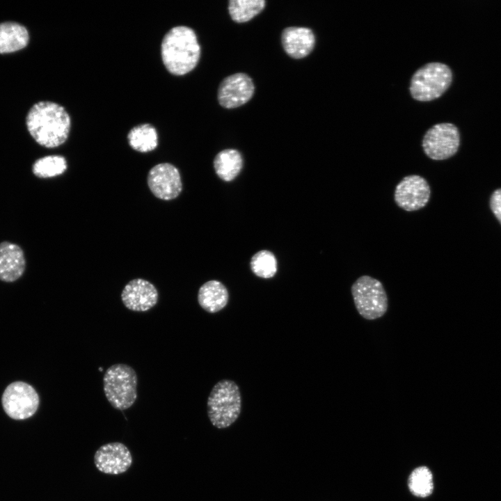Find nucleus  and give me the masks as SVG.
I'll use <instances>...</instances> for the list:
<instances>
[{
    "mask_svg": "<svg viewBox=\"0 0 501 501\" xmlns=\"http://www.w3.org/2000/svg\"><path fill=\"white\" fill-rule=\"evenodd\" d=\"M26 268L22 249L17 244L3 241L0 244V280L11 283L19 279Z\"/></svg>",
    "mask_w": 501,
    "mask_h": 501,
    "instance_id": "obj_15",
    "label": "nucleus"
},
{
    "mask_svg": "<svg viewBox=\"0 0 501 501\" xmlns=\"http://www.w3.org/2000/svg\"><path fill=\"white\" fill-rule=\"evenodd\" d=\"M148 185L154 196L164 200L177 198L182 189L179 170L169 163L159 164L150 169Z\"/></svg>",
    "mask_w": 501,
    "mask_h": 501,
    "instance_id": "obj_11",
    "label": "nucleus"
},
{
    "mask_svg": "<svg viewBox=\"0 0 501 501\" xmlns=\"http://www.w3.org/2000/svg\"><path fill=\"white\" fill-rule=\"evenodd\" d=\"M67 169L65 157L61 155H48L36 160L33 165V174L40 178H49L63 174Z\"/></svg>",
    "mask_w": 501,
    "mask_h": 501,
    "instance_id": "obj_21",
    "label": "nucleus"
},
{
    "mask_svg": "<svg viewBox=\"0 0 501 501\" xmlns=\"http://www.w3.org/2000/svg\"><path fill=\"white\" fill-rule=\"evenodd\" d=\"M281 42L289 56L299 59L312 52L315 45V35L310 28L289 26L282 31Z\"/></svg>",
    "mask_w": 501,
    "mask_h": 501,
    "instance_id": "obj_14",
    "label": "nucleus"
},
{
    "mask_svg": "<svg viewBox=\"0 0 501 501\" xmlns=\"http://www.w3.org/2000/svg\"><path fill=\"white\" fill-rule=\"evenodd\" d=\"M255 86L248 74L237 72L224 78L219 84L217 97L221 106L226 109L239 107L253 97Z\"/></svg>",
    "mask_w": 501,
    "mask_h": 501,
    "instance_id": "obj_10",
    "label": "nucleus"
},
{
    "mask_svg": "<svg viewBox=\"0 0 501 501\" xmlns=\"http://www.w3.org/2000/svg\"><path fill=\"white\" fill-rule=\"evenodd\" d=\"M408 486L410 491L418 497H427L434 490L433 476L431 470L426 466L414 469L411 473Z\"/></svg>",
    "mask_w": 501,
    "mask_h": 501,
    "instance_id": "obj_22",
    "label": "nucleus"
},
{
    "mask_svg": "<svg viewBox=\"0 0 501 501\" xmlns=\"http://www.w3.org/2000/svg\"><path fill=\"white\" fill-rule=\"evenodd\" d=\"M459 145V131L450 122L434 125L426 132L422 141L424 154L436 161L447 159L454 156Z\"/></svg>",
    "mask_w": 501,
    "mask_h": 501,
    "instance_id": "obj_7",
    "label": "nucleus"
},
{
    "mask_svg": "<svg viewBox=\"0 0 501 501\" xmlns=\"http://www.w3.org/2000/svg\"><path fill=\"white\" fill-rule=\"evenodd\" d=\"M29 40V33L16 22L0 24V54L14 52L24 48Z\"/></svg>",
    "mask_w": 501,
    "mask_h": 501,
    "instance_id": "obj_17",
    "label": "nucleus"
},
{
    "mask_svg": "<svg viewBox=\"0 0 501 501\" xmlns=\"http://www.w3.org/2000/svg\"><path fill=\"white\" fill-rule=\"evenodd\" d=\"M250 269L255 275L262 278H271L277 272V260L267 250L256 253L250 260Z\"/></svg>",
    "mask_w": 501,
    "mask_h": 501,
    "instance_id": "obj_23",
    "label": "nucleus"
},
{
    "mask_svg": "<svg viewBox=\"0 0 501 501\" xmlns=\"http://www.w3.org/2000/svg\"><path fill=\"white\" fill-rule=\"evenodd\" d=\"M243 166L241 153L234 149H225L219 152L214 159V168L217 175L223 181L233 180Z\"/></svg>",
    "mask_w": 501,
    "mask_h": 501,
    "instance_id": "obj_18",
    "label": "nucleus"
},
{
    "mask_svg": "<svg viewBox=\"0 0 501 501\" xmlns=\"http://www.w3.org/2000/svg\"><path fill=\"white\" fill-rule=\"evenodd\" d=\"M1 403L6 413L12 419L26 420L33 416L38 409L40 397L31 385L15 381L5 389Z\"/></svg>",
    "mask_w": 501,
    "mask_h": 501,
    "instance_id": "obj_8",
    "label": "nucleus"
},
{
    "mask_svg": "<svg viewBox=\"0 0 501 501\" xmlns=\"http://www.w3.org/2000/svg\"><path fill=\"white\" fill-rule=\"evenodd\" d=\"M452 72L448 65L431 62L420 67L413 74L409 86L411 97L420 102L440 97L450 86Z\"/></svg>",
    "mask_w": 501,
    "mask_h": 501,
    "instance_id": "obj_5",
    "label": "nucleus"
},
{
    "mask_svg": "<svg viewBox=\"0 0 501 501\" xmlns=\"http://www.w3.org/2000/svg\"><path fill=\"white\" fill-rule=\"evenodd\" d=\"M491 208L501 223V189L493 192L490 201Z\"/></svg>",
    "mask_w": 501,
    "mask_h": 501,
    "instance_id": "obj_24",
    "label": "nucleus"
},
{
    "mask_svg": "<svg viewBox=\"0 0 501 501\" xmlns=\"http://www.w3.org/2000/svg\"><path fill=\"white\" fill-rule=\"evenodd\" d=\"M159 293L155 286L143 278L130 280L124 287L121 299L124 305L135 312H145L157 303Z\"/></svg>",
    "mask_w": 501,
    "mask_h": 501,
    "instance_id": "obj_13",
    "label": "nucleus"
},
{
    "mask_svg": "<svg viewBox=\"0 0 501 501\" xmlns=\"http://www.w3.org/2000/svg\"><path fill=\"white\" fill-rule=\"evenodd\" d=\"M129 145L136 151L148 152L158 145V134L154 127L149 123L136 125L127 134Z\"/></svg>",
    "mask_w": 501,
    "mask_h": 501,
    "instance_id": "obj_19",
    "label": "nucleus"
},
{
    "mask_svg": "<svg viewBox=\"0 0 501 501\" xmlns=\"http://www.w3.org/2000/svg\"><path fill=\"white\" fill-rule=\"evenodd\" d=\"M266 6L264 0H230L229 14L236 22H246L261 13Z\"/></svg>",
    "mask_w": 501,
    "mask_h": 501,
    "instance_id": "obj_20",
    "label": "nucleus"
},
{
    "mask_svg": "<svg viewBox=\"0 0 501 501\" xmlns=\"http://www.w3.org/2000/svg\"><path fill=\"white\" fill-rule=\"evenodd\" d=\"M26 125L29 132L38 144L53 148L66 141L70 131L71 119L63 106L42 101L29 110Z\"/></svg>",
    "mask_w": 501,
    "mask_h": 501,
    "instance_id": "obj_1",
    "label": "nucleus"
},
{
    "mask_svg": "<svg viewBox=\"0 0 501 501\" xmlns=\"http://www.w3.org/2000/svg\"><path fill=\"white\" fill-rule=\"evenodd\" d=\"M133 458L128 447L120 442L108 443L100 446L94 454L96 468L106 475H120L131 467Z\"/></svg>",
    "mask_w": 501,
    "mask_h": 501,
    "instance_id": "obj_12",
    "label": "nucleus"
},
{
    "mask_svg": "<svg viewBox=\"0 0 501 501\" xmlns=\"http://www.w3.org/2000/svg\"><path fill=\"white\" fill-rule=\"evenodd\" d=\"M200 46L195 31L186 26L171 28L161 45L163 63L172 74L182 76L192 71L200 57Z\"/></svg>",
    "mask_w": 501,
    "mask_h": 501,
    "instance_id": "obj_2",
    "label": "nucleus"
},
{
    "mask_svg": "<svg viewBox=\"0 0 501 501\" xmlns=\"http://www.w3.org/2000/svg\"><path fill=\"white\" fill-rule=\"evenodd\" d=\"M207 415L212 424L218 429L232 425L241 408L239 388L233 381L222 379L212 388L207 399Z\"/></svg>",
    "mask_w": 501,
    "mask_h": 501,
    "instance_id": "obj_3",
    "label": "nucleus"
},
{
    "mask_svg": "<svg viewBox=\"0 0 501 501\" xmlns=\"http://www.w3.org/2000/svg\"><path fill=\"white\" fill-rule=\"evenodd\" d=\"M431 196L427 180L419 175L404 177L395 186L394 200L396 205L406 212H415L424 207Z\"/></svg>",
    "mask_w": 501,
    "mask_h": 501,
    "instance_id": "obj_9",
    "label": "nucleus"
},
{
    "mask_svg": "<svg viewBox=\"0 0 501 501\" xmlns=\"http://www.w3.org/2000/svg\"><path fill=\"white\" fill-rule=\"evenodd\" d=\"M137 382L136 373L131 366L122 363L111 365L103 378L106 398L114 408L128 409L136 400Z\"/></svg>",
    "mask_w": 501,
    "mask_h": 501,
    "instance_id": "obj_4",
    "label": "nucleus"
},
{
    "mask_svg": "<svg viewBox=\"0 0 501 501\" xmlns=\"http://www.w3.org/2000/svg\"><path fill=\"white\" fill-rule=\"evenodd\" d=\"M351 292L356 308L364 319L375 320L387 312V294L379 280L367 275L362 276L353 283Z\"/></svg>",
    "mask_w": 501,
    "mask_h": 501,
    "instance_id": "obj_6",
    "label": "nucleus"
},
{
    "mask_svg": "<svg viewBox=\"0 0 501 501\" xmlns=\"http://www.w3.org/2000/svg\"><path fill=\"white\" fill-rule=\"evenodd\" d=\"M229 294L225 286L221 282L212 280L205 283L199 289L198 302L200 307L209 313H215L225 307Z\"/></svg>",
    "mask_w": 501,
    "mask_h": 501,
    "instance_id": "obj_16",
    "label": "nucleus"
}]
</instances>
